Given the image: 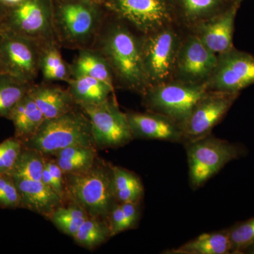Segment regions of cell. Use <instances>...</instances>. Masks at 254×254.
I'll use <instances>...</instances> for the list:
<instances>
[{
    "instance_id": "25",
    "label": "cell",
    "mask_w": 254,
    "mask_h": 254,
    "mask_svg": "<svg viewBox=\"0 0 254 254\" xmlns=\"http://www.w3.org/2000/svg\"><path fill=\"white\" fill-rule=\"evenodd\" d=\"M61 47L56 41L47 43L41 47L40 72L43 81H64L72 79L71 65L63 59L60 52Z\"/></svg>"
},
{
    "instance_id": "4",
    "label": "cell",
    "mask_w": 254,
    "mask_h": 254,
    "mask_svg": "<svg viewBox=\"0 0 254 254\" xmlns=\"http://www.w3.org/2000/svg\"><path fill=\"white\" fill-rule=\"evenodd\" d=\"M23 145L46 155H55L73 145H95V143L89 119L78 107L58 118L45 120Z\"/></svg>"
},
{
    "instance_id": "12",
    "label": "cell",
    "mask_w": 254,
    "mask_h": 254,
    "mask_svg": "<svg viewBox=\"0 0 254 254\" xmlns=\"http://www.w3.org/2000/svg\"><path fill=\"white\" fill-rule=\"evenodd\" d=\"M218 56L190 32L186 31L179 50L172 80L207 85L215 71Z\"/></svg>"
},
{
    "instance_id": "22",
    "label": "cell",
    "mask_w": 254,
    "mask_h": 254,
    "mask_svg": "<svg viewBox=\"0 0 254 254\" xmlns=\"http://www.w3.org/2000/svg\"><path fill=\"white\" fill-rule=\"evenodd\" d=\"M67 84L68 91L79 108L101 104L115 95L111 87L88 76L73 78Z\"/></svg>"
},
{
    "instance_id": "42",
    "label": "cell",
    "mask_w": 254,
    "mask_h": 254,
    "mask_svg": "<svg viewBox=\"0 0 254 254\" xmlns=\"http://www.w3.org/2000/svg\"><path fill=\"white\" fill-rule=\"evenodd\" d=\"M236 1H240V2H242V1H245V0H236Z\"/></svg>"
},
{
    "instance_id": "26",
    "label": "cell",
    "mask_w": 254,
    "mask_h": 254,
    "mask_svg": "<svg viewBox=\"0 0 254 254\" xmlns=\"http://www.w3.org/2000/svg\"><path fill=\"white\" fill-rule=\"evenodd\" d=\"M115 198L120 203L141 202L144 193L141 179L133 172L112 165Z\"/></svg>"
},
{
    "instance_id": "30",
    "label": "cell",
    "mask_w": 254,
    "mask_h": 254,
    "mask_svg": "<svg viewBox=\"0 0 254 254\" xmlns=\"http://www.w3.org/2000/svg\"><path fill=\"white\" fill-rule=\"evenodd\" d=\"M88 217L89 215L83 208L71 203L68 206L63 205L57 208L49 219L60 231L73 237Z\"/></svg>"
},
{
    "instance_id": "14",
    "label": "cell",
    "mask_w": 254,
    "mask_h": 254,
    "mask_svg": "<svg viewBox=\"0 0 254 254\" xmlns=\"http://www.w3.org/2000/svg\"><path fill=\"white\" fill-rule=\"evenodd\" d=\"M254 84V55L234 48L218 56L216 67L207 88L208 91L240 94Z\"/></svg>"
},
{
    "instance_id": "11",
    "label": "cell",
    "mask_w": 254,
    "mask_h": 254,
    "mask_svg": "<svg viewBox=\"0 0 254 254\" xmlns=\"http://www.w3.org/2000/svg\"><path fill=\"white\" fill-rule=\"evenodd\" d=\"M41 46L0 27V62L3 73L35 83L40 73Z\"/></svg>"
},
{
    "instance_id": "21",
    "label": "cell",
    "mask_w": 254,
    "mask_h": 254,
    "mask_svg": "<svg viewBox=\"0 0 254 254\" xmlns=\"http://www.w3.org/2000/svg\"><path fill=\"white\" fill-rule=\"evenodd\" d=\"M71 65L72 78L88 76L95 78L115 89V81L109 64L98 50L86 48L78 50Z\"/></svg>"
},
{
    "instance_id": "1",
    "label": "cell",
    "mask_w": 254,
    "mask_h": 254,
    "mask_svg": "<svg viewBox=\"0 0 254 254\" xmlns=\"http://www.w3.org/2000/svg\"><path fill=\"white\" fill-rule=\"evenodd\" d=\"M91 48L109 64L115 88L142 95L150 86L142 61L139 33L110 11Z\"/></svg>"
},
{
    "instance_id": "17",
    "label": "cell",
    "mask_w": 254,
    "mask_h": 254,
    "mask_svg": "<svg viewBox=\"0 0 254 254\" xmlns=\"http://www.w3.org/2000/svg\"><path fill=\"white\" fill-rule=\"evenodd\" d=\"M240 1L236 0H171L175 21L185 31Z\"/></svg>"
},
{
    "instance_id": "19",
    "label": "cell",
    "mask_w": 254,
    "mask_h": 254,
    "mask_svg": "<svg viewBox=\"0 0 254 254\" xmlns=\"http://www.w3.org/2000/svg\"><path fill=\"white\" fill-rule=\"evenodd\" d=\"M29 92L45 120L58 118L78 107L68 88L65 89L50 82L34 83Z\"/></svg>"
},
{
    "instance_id": "3",
    "label": "cell",
    "mask_w": 254,
    "mask_h": 254,
    "mask_svg": "<svg viewBox=\"0 0 254 254\" xmlns=\"http://www.w3.org/2000/svg\"><path fill=\"white\" fill-rule=\"evenodd\" d=\"M65 175L66 198L83 208L90 217L107 222L115 198L112 165L97 159L86 172Z\"/></svg>"
},
{
    "instance_id": "34",
    "label": "cell",
    "mask_w": 254,
    "mask_h": 254,
    "mask_svg": "<svg viewBox=\"0 0 254 254\" xmlns=\"http://www.w3.org/2000/svg\"><path fill=\"white\" fill-rule=\"evenodd\" d=\"M111 236H115L121 232L130 230L126 217L120 203H117L112 208L107 219Z\"/></svg>"
},
{
    "instance_id": "7",
    "label": "cell",
    "mask_w": 254,
    "mask_h": 254,
    "mask_svg": "<svg viewBox=\"0 0 254 254\" xmlns=\"http://www.w3.org/2000/svg\"><path fill=\"white\" fill-rule=\"evenodd\" d=\"M208 91L207 85L170 80L150 86L141 95L145 109L163 115L182 127L197 102Z\"/></svg>"
},
{
    "instance_id": "6",
    "label": "cell",
    "mask_w": 254,
    "mask_h": 254,
    "mask_svg": "<svg viewBox=\"0 0 254 254\" xmlns=\"http://www.w3.org/2000/svg\"><path fill=\"white\" fill-rule=\"evenodd\" d=\"M186 148L190 183L193 190L203 187L227 163L245 154L242 145L208 136L184 144Z\"/></svg>"
},
{
    "instance_id": "5",
    "label": "cell",
    "mask_w": 254,
    "mask_h": 254,
    "mask_svg": "<svg viewBox=\"0 0 254 254\" xmlns=\"http://www.w3.org/2000/svg\"><path fill=\"white\" fill-rule=\"evenodd\" d=\"M186 31L176 23L140 34L143 67L150 86L172 80L179 50Z\"/></svg>"
},
{
    "instance_id": "16",
    "label": "cell",
    "mask_w": 254,
    "mask_h": 254,
    "mask_svg": "<svg viewBox=\"0 0 254 254\" xmlns=\"http://www.w3.org/2000/svg\"><path fill=\"white\" fill-rule=\"evenodd\" d=\"M127 120L134 138L171 142L184 144L183 132L180 126L160 114L128 112Z\"/></svg>"
},
{
    "instance_id": "27",
    "label": "cell",
    "mask_w": 254,
    "mask_h": 254,
    "mask_svg": "<svg viewBox=\"0 0 254 254\" xmlns=\"http://www.w3.org/2000/svg\"><path fill=\"white\" fill-rule=\"evenodd\" d=\"M33 84L8 73H0V118L9 119L11 111Z\"/></svg>"
},
{
    "instance_id": "8",
    "label": "cell",
    "mask_w": 254,
    "mask_h": 254,
    "mask_svg": "<svg viewBox=\"0 0 254 254\" xmlns=\"http://www.w3.org/2000/svg\"><path fill=\"white\" fill-rule=\"evenodd\" d=\"M0 27L33 40L41 46L56 41L53 31V1L25 0L7 10Z\"/></svg>"
},
{
    "instance_id": "31",
    "label": "cell",
    "mask_w": 254,
    "mask_h": 254,
    "mask_svg": "<svg viewBox=\"0 0 254 254\" xmlns=\"http://www.w3.org/2000/svg\"><path fill=\"white\" fill-rule=\"evenodd\" d=\"M231 241L232 254H244L254 245V218L238 222L227 228Z\"/></svg>"
},
{
    "instance_id": "41",
    "label": "cell",
    "mask_w": 254,
    "mask_h": 254,
    "mask_svg": "<svg viewBox=\"0 0 254 254\" xmlns=\"http://www.w3.org/2000/svg\"><path fill=\"white\" fill-rule=\"evenodd\" d=\"M3 73L2 68H1V62H0V73Z\"/></svg>"
},
{
    "instance_id": "15",
    "label": "cell",
    "mask_w": 254,
    "mask_h": 254,
    "mask_svg": "<svg viewBox=\"0 0 254 254\" xmlns=\"http://www.w3.org/2000/svg\"><path fill=\"white\" fill-rule=\"evenodd\" d=\"M242 2L231 6L208 20L198 23L190 33L198 37L203 44L214 54H224L235 48L233 44L235 20Z\"/></svg>"
},
{
    "instance_id": "13",
    "label": "cell",
    "mask_w": 254,
    "mask_h": 254,
    "mask_svg": "<svg viewBox=\"0 0 254 254\" xmlns=\"http://www.w3.org/2000/svg\"><path fill=\"white\" fill-rule=\"evenodd\" d=\"M237 93L208 91L197 102L182 127L184 144L208 136L234 104Z\"/></svg>"
},
{
    "instance_id": "32",
    "label": "cell",
    "mask_w": 254,
    "mask_h": 254,
    "mask_svg": "<svg viewBox=\"0 0 254 254\" xmlns=\"http://www.w3.org/2000/svg\"><path fill=\"white\" fill-rule=\"evenodd\" d=\"M23 148V142L16 136L0 143V174H11Z\"/></svg>"
},
{
    "instance_id": "37",
    "label": "cell",
    "mask_w": 254,
    "mask_h": 254,
    "mask_svg": "<svg viewBox=\"0 0 254 254\" xmlns=\"http://www.w3.org/2000/svg\"><path fill=\"white\" fill-rule=\"evenodd\" d=\"M0 1L8 10L21 4L25 0H0Z\"/></svg>"
},
{
    "instance_id": "36",
    "label": "cell",
    "mask_w": 254,
    "mask_h": 254,
    "mask_svg": "<svg viewBox=\"0 0 254 254\" xmlns=\"http://www.w3.org/2000/svg\"><path fill=\"white\" fill-rule=\"evenodd\" d=\"M127 222H128L129 229L134 228L141 215L140 210V202H127V203H120Z\"/></svg>"
},
{
    "instance_id": "23",
    "label": "cell",
    "mask_w": 254,
    "mask_h": 254,
    "mask_svg": "<svg viewBox=\"0 0 254 254\" xmlns=\"http://www.w3.org/2000/svg\"><path fill=\"white\" fill-rule=\"evenodd\" d=\"M168 254H232L228 230L203 233L177 248L165 251Z\"/></svg>"
},
{
    "instance_id": "39",
    "label": "cell",
    "mask_w": 254,
    "mask_h": 254,
    "mask_svg": "<svg viewBox=\"0 0 254 254\" xmlns=\"http://www.w3.org/2000/svg\"><path fill=\"white\" fill-rule=\"evenodd\" d=\"M245 253L254 254V245L252 247H249L247 250L245 251Z\"/></svg>"
},
{
    "instance_id": "33",
    "label": "cell",
    "mask_w": 254,
    "mask_h": 254,
    "mask_svg": "<svg viewBox=\"0 0 254 254\" xmlns=\"http://www.w3.org/2000/svg\"><path fill=\"white\" fill-rule=\"evenodd\" d=\"M0 208H21V197L14 177L8 174H0Z\"/></svg>"
},
{
    "instance_id": "18",
    "label": "cell",
    "mask_w": 254,
    "mask_h": 254,
    "mask_svg": "<svg viewBox=\"0 0 254 254\" xmlns=\"http://www.w3.org/2000/svg\"><path fill=\"white\" fill-rule=\"evenodd\" d=\"M13 177L21 197V208L49 218L57 208L64 205L63 198L43 182Z\"/></svg>"
},
{
    "instance_id": "29",
    "label": "cell",
    "mask_w": 254,
    "mask_h": 254,
    "mask_svg": "<svg viewBox=\"0 0 254 254\" xmlns=\"http://www.w3.org/2000/svg\"><path fill=\"white\" fill-rule=\"evenodd\" d=\"M46 160V155L41 152L23 146L10 175L27 180L41 181Z\"/></svg>"
},
{
    "instance_id": "35",
    "label": "cell",
    "mask_w": 254,
    "mask_h": 254,
    "mask_svg": "<svg viewBox=\"0 0 254 254\" xmlns=\"http://www.w3.org/2000/svg\"><path fill=\"white\" fill-rule=\"evenodd\" d=\"M46 168L49 170L55 184V191L63 198L66 199V190H65V175L63 170L55 160H47Z\"/></svg>"
},
{
    "instance_id": "9",
    "label": "cell",
    "mask_w": 254,
    "mask_h": 254,
    "mask_svg": "<svg viewBox=\"0 0 254 254\" xmlns=\"http://www.w3.org/2000/svg\"><path fill=\"white\" fill-rule=\"evenodd\" d=\"M104 5L139 34L176 23L171 0H106Z\"/></svg>"
},
{
    "instance_id": "10",
    "label": "cell",
    "mask_w": 254,
    "mask_h": 254,
    "mask_svg": "<svg viewBox=\"0 0 254 254\" xmlns=\"http://www.w3.org/2000/svg\"><path fill=\"white\" fill-rule=\"evenodd\" d=\"M80 108L89 119L97 149L120 148L133 139L127 114L119 108L115 95L101 104Z\"/></svg>"
},
{
    "instance_id": "24",
    "label": "cell",
    "mask_w": 254,
    "mask_h": 254,
    "mask_svg": "<svg viewBox=\"0 0 254 254\" xmlns=\"http://www.w3.org/2000/svg\"><path fill=\"white\" fill-rule=\"evenodd\" d=\"M54 155L55 161L64 175L86 172L94 165L98 159L95 145H73L60 150Z\"/></svg>"
},
{
    "instance_id": "20",
    "label": "cell",
    "mask_w": 254,
    "mask_h": 254,
    "mask_svg": "<svg viewBox=\"0 0 254 254\" xmlns=\"http://www.w3.org/2000/svg\"><path fill=\"white\" fill-rule=\"evenodd\" d=\"M8 120L14 125V136L24 143L36 133L45 118L28 91L15 106Z\"/></svg>"
},
{
    "instance_id": "38",
    "label": "cell",
    "mask_w": 254,
    "mask_h": 254,
    "mask_svg": "<svg viewBox=\"0 0 254 254\" xmlns=\"http://www.w3.org/2000/svg\"><path fill=\"white\" fill-rule=\"evenodd\" d=\"M6 12H7V9L3 5L2 3L0 1V24L2 22L5 16H6Z\"/></svg>"
},
{
    "instance_id": "28",
    "label": "cell",
    "mask_w": 254,
    "mask_h": 254,
    "mask_svg": "<svg viewBox=\"0 0 254 254\" xmlns=\"http://www.w3.org/2000/svg\"><path fill=\"white\" fill-rule=\"evenodd\" d=\"M111 237L106 221L89 216L82 223L73 238L78 245L88 250H94Z\"/></svg>"
},
{
    "instance_id": "40",
    "label": "cell",
    "mask_w": 254,
    "mask_h": 254,
    "mask_svg": "<svg viewBox=\"0 0 254 254\" xmlns=\"http://www.w3.org/2000/svg\"><path fill=\"white\" fill-rule=\"evenodd\" d=\"M91 1H94V2L98 3V4H105L106 0H91Z\"/></svg>"
},
{
    "instance_id": "2",
    "label": "cell",
    "mask_w": 254,
    "mask_h": 254,
    "mask_svg": "<svg viewBox=\"0 0 254 254\" xmlns=\"http://www.w3.org/2000/svg\"><path fill=\"white\" fill-rule=\"evenodd\" d=\"M55 38L61 48H91L108 16L105 5L91 0H52Z\"/></svg>"
}]
</instances>
